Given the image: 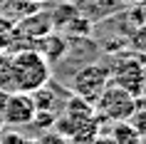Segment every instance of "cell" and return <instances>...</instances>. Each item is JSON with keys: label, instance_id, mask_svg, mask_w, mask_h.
<instances>
[{"label": "cell", "instance_id": "obj_3", "mask_svg": "<svg viewBox=\"0 0 146 144\" xmlns=\"http://www.w3.org/2000/svg\"><path fill=\"white\" fill-rule=\"evenodd\" d=\"M109 80L111 84L126 90L134 97H141L146 92V65L139 55H119L114 65H109Z\"/></svg>", "mask_w": 146, "mask_h": 144}, {"label": "cell", "instance_id": "obj_16", "mask_svg": "<svg viewBox=\"0 0 146 144\" xmlns=\"http://www.w3.org/2000/svg\"><path fill=\"white\" fill-rule=\"evenodd\" d=\"M27 3H45V0H27Z\"/></svg>", "mask_w": 146, "mask_h": 144}, {"label": "cell", "instance_id": "obj_15", "mask_svg": "<svg viewBox=\"0 0 146 144\" xmlns=\"http://www.w3.org/2000/svg\"><path fill=\"white\" fill-rule=\"evenodd\" d=\"M3 129H5V122H3V114H0V134H3Z\"/></svg>", "mask_w": 146, "mask_h": 144}, {"label": "cell", "instance_id": "obj_7", "mask_svg": "<svg viewBox=\"0 0 146 144\" xmlns=\"http://www.w3.org/2000/svg\"><path fill=\"white\" fill-rule=\"evenodd\" d=\"M32 50H37V52L52 65V62H57L60 57H64V52H67V42H64V38L50 32V35H45V38H40L37 42L32 45Z\"/></svg>", "mask_w": 146, "mask_h": 144}, {"label": "cell", "instance_id": "obj_6", "mask_svg": "<svg viewBox=\"0 0 146 144\" xmlns=\"http://www.w3.org/2000/svg\"><path fill=\"white\" fill-rule=\"evenodd\" d=\"M52 15L50 13H32V15L23 17L20 23L15 25V45L25 42L20 50H32V45L37 42L40 38H45L52 32Z\"/></svg>", "mask_w": 146, "mask_h": 144}, {"label": "cell", "instance_id": "obj_2", "mask_svg": "<svg viewBox=\"0 0 146 144\" xmlns=\"http://www.w3.org/2000/svg\"><path fill=\"white\" fill-rule=\"evenodd\" d=\"M136 99L134 94H129L126 90L121 87H116V84L109 82L107 90L102 92L97 102H94V114H97V119L99 122H129L134 109H136Z\"/></svg>", "mask_w": 146, "mask_h": 144}, {"label": "cell", "instance_id": "obj_5", "mask_svg": "<svg viewBox=\"0 0 146 144\" xmlns=\"http://www.w3.org/2000/svg\"><path fill=\"white\" fill-rule=\"evenodd\" d=\"M0 114H3V122L5 127H25V124H32L35 122V102H32V94H25V92H10L3 107H0Z\"/></svg>", "mask_w": 146, "mask_h": 144}, {"label": "cell", "instance_id": "obj_8", "mask_svg": "<svg viewBox=\"0 0 146 144\" xmlns=\"http://www.w3.org/2000/svg\"><path fill=\"white\" fill-rule=\"evenodd\" d=\"M111 144H141V137L131 122H116L111 127Z\"/></svg>", "mask_w": 146, "mask_h": 144}, {"label": "cell", "instance_id": "obj_14", "mask_svg": "<svg viewBox=\"0 0 146 144\" xmlns=\"http://www.w3.org/2000/svg\"><path fill=\"white\" fill-rule=\"evenodd\" d=\"M121 5H139V3H144V0H119Z\"/></svg>", "mask_w": 146, "mask_h": 144}, {"label": "cell", "instance_id": "obj_4", "mask_svg": "<svg viewBox=\"0 0 146 144\" xmlns=\"http://www.w3.org/2000/svg\"><path fill=\"white\" fill-rule=\"evenodd\" d=\"M109 80V65L104 62H89V65H82V67L74 72L72 77V94L79 99H84L89 104L97 102L102 92L107 90Z\"/></svg>", "mask_w": 146, "mask_h": 144}, {"label": "cell", "instance_id": "obj_11", "mask_svg": "<svg viewBox=\"0 0 146 144\" xmlns=\"http://www.w3.org/2000/svg\"><path fill=\"white\" fill-rule=\"evenodd\" d=\"M0 92H15L13 90V72H10V52H0Z\"/></svg>", "mask_w": 146, "mask_h": 144}, {"label": "cell", "instance_id": "obj_13", "mask_svg": "<svg viewBox=\"0 0 146 144\" xmlns=\"http://www.w3.org/2000/svg\"><path fill=\"white\" fill-rule=\"evenodd\" d=\"M27 139H25L20 132H5L3 129V134H0V144H25Z\"/></svg>", "mask_w": 146, "mask_h": 144}, {"label": "cell", "instance_id": "obj_10", "mask_svg": "<svg viewBox=\"0 0 146 144\" xmlns=\"http://www.w3.org/2000/svg\"><path fill=\"white\" fill-rule=\"evenodd\" d=\"M13 45H15V23L0 17V52H8Z\"/></svg>", "mask_w": 146, "mask_h": 144}, {"label": "cell", "instance_id": "obj_12", "mask_svg": "<svg viewBox=\"0 0 146 144\" xmlns=\"http://www.w3.org/2000/svg\"><path fill=\"white\" fill-rule=\"evenodd\" d=\"M131 47L136 52H146V23H141L131 35Z\"/></svg>", "mask_w": 146, "mask_h": 144}, {"label": "cell", "instance_id": "obj_1", "mask_svg": "<svg viewBox=\"0 0 146 144\" xmlns=\"http://www.w3.org/2000/svg\"><path fill=\"white\" fill-rule=\"evenodd\" d=\"M10 72H13V90L15 92H32L50 84L52 67L37 50H17L10 52Z\"/></svg>", "mask_w": 146, "mask_h": 144}, {"label": "cell", "instance_id": "obj_9", "mask_svg": "<svg viewBox=\"0 0 146 144\" xmlns=\"http://www.w3.org/2000/svg\"><path fill=\"white\" fill-rule=\"evenodd\" d=\"M129 122H131V127L139 132L141 142H146V99H141V97L136 99V109H134Z\"/></svg>", "mask_w": 146, "mask_h": 144}]
</instances>
